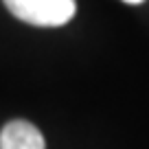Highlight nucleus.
<instances>
[{"label":"nucleus","instance_id":"1","mask_svg":"<svg viewBox=\"0 0 149 149\" xmlns=\"http://www.w3.org/2000/svg\"><path fill=\"white\" fill-rule=\"evenodd\" d=\"M11 15L33 26H61L77 11L74 0H2Z\"/></svg>","mask_w":149,"mask_h":149},{"label":"nucleus","instance_id":"2","mask_svg":"<svg viewBox=\"0 0 149 149\" xmlns=\"http://www.w3.org/2000/svg\"><path fill=\"white\" fill-rule=\"evenodd\" d=\"M0 149H46V140L33 123L15 118L0 132Z\"/></svg>","mask_w":149,"mask_h":149},{"label":"nucleus","instance_id":"3","mask_svg":"<svg viewBox=\"0 0 149 149\" xmlns=\"http://www.w3.org/2000/svg\"><path fill=\"white\" fill-rule=\"evenodd\" d=\"M123 2H127V5H140V2H145V0H123Z\"/></svg>","mask_w":149,"mask_h":149}]
</instances>
